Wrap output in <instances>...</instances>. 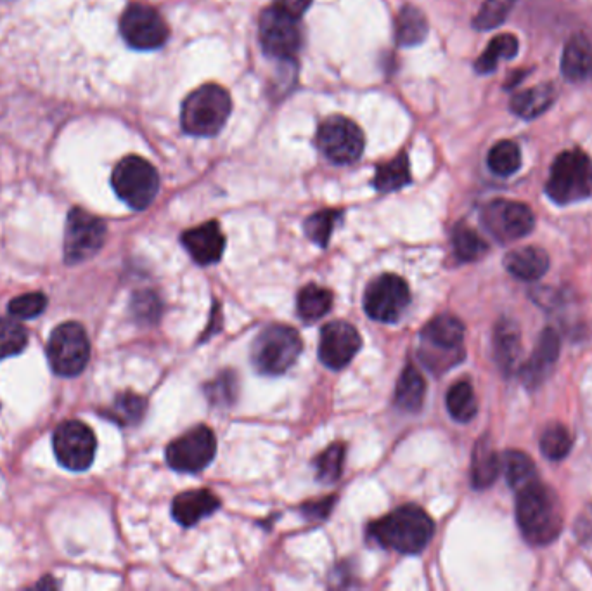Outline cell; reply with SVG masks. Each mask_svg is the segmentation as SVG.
<instances>
[{
	"mask_svg": "<svg viewBox=\"0 0 592 591\" xmlns=\"http://www.w3.org/2000/svg\"><path fill=\"white\" fill-rule=\"evenodd\" d=\"M298 20L300 18L279 4L265 9L258 21V37L265 54L277 59L295 58L302 46V28Z\"/></svg>",
	"mask_w": 592,
	"mask_h": 591,
	"instance_id": "obj_9",
	"label": "cell"
},
{
	"mask_svg": "<svg viewBox=\"0 0 592 591\" xmlns=\"http://www.w3.org/2000/svg\"><path fill=\"white\" fill-rule=\"evenodd\" d=\"M411 182V165H409V156L407 153L393 158L390 162L381 163L376 167V176H374V188L381 193H392L399 191Z\"/></svg>",
	"mask_w": 592,
	"mask_h": 591,
	"instance_id": "obj_28",
	"label": "cell"
},
{
	"mask_svg": "<svg viewBox=\"0 0 592 591\" xmlns=\"http://www.w3.org/2000/svg\"><path fill=\"white\" fill-rule=\"evenodd\" d=\"M333 501H335L333 498H329V500L310 503L307 507H303V514L307 515V519H324L329 514Z\"/></svg>",
	"mask_w": 592,
	"mask_h": 591,
	"instance_id": "obj_44",
	"label": "cell"
},
{
	"mask_svg": "<svg viewBox=\"0 0 592 591\" xmlns=\"http://www.w3.org/2000/svg\"><path fill=\"white\" fill-rule=\"evenodd\" d=\"M361 347V335L347 321H331L321 330L319 358L331 370L345 368Z\"/></svg>",
	"mask_w": 592,
	"mask_h": 591,
	"instance_id": "obj_17",
	"label": "cell"
},
{
	"mask_svg": "<svg viewBox=\"0 0 592 591\" xmlns=\"http://www.w3.org/2000/svg\"><path fill=\"white\" fill-rule=\"evenodd\" d=\"M494 347H496V359L499 366H501V370L508 373V375L513 373L518 368L520 351H522L520 330L513 321L504 319L497 325Z\"/></svg>",
	"mask_w": 592,
	"mask_h": 591,
	"instance_id": "obj_25",
	"label": "cell"
},
{
	"mask_svg": "<svg viewBox=\"0 0 592 591\" xmlns=\"http://www.w3.org/2000/svg\"><path fill=\"white\" fill-rule=\"evenodd\" d=\"M452 245L457 259L463 262H473L487 254V243L475 229L468 228L466 224H457L452 231Z\"/></svg>",
	"mask_w": 592,
	"mask_h": 591,
	"instance_id": "obj_34",
	"label": "cell"
},
{
	"mask_svg": "<svg viewBox=\"0 0 592 591\" xmlns=\"http://www.w3.org/2000/svg\"><path fill=\"white\" fill-rule=\"evenodd\" d=\"M561 73L563 77L582 84L592 78V47L584 35H575L568 40L563 56H561Z\"/></svg>",
	"mask_w": 592,
	"mask_h": 591,
	"instance_id": "obj_21",
	"label": "cell"
},
{
	"mask_svg": "<svg viewBox=\"0 0 592 591\" xmlns=\"http://www.w3.org/2000/svg\"><path fill=\"white\" fill-rule=\"evenodd\" d=\"M501 470V458L497 456L496 449L492 448L489 439L482 437L473 451L471 460V481L478 489L489 488Z\"/></svg>",
	"mask_w": 592,
	"mask_h": 591,
	"instance_id": "obj_26",
	"label": "cell"
},
{
	"mask_svg": "<svg viewBox=\"0 0 592 591\" xmlns=\"http://www.w3.org/2000/svg\"><path fill=\"white\" fill-rule=\"evenodd\" d=\"M279 6H283L288 13L293 14L296 18H300L312 6V0H281Z\"/></svg>",
	"mask_w": 592,
	"mask_h": 591,
	"instance_id": "obj_45",
	"label": "cell"
},
{
	"mask_svg": "<svg viewBox=\"0 0 592 591\" xmlns=\"http://www.w3.org/2000/svg\"><path fill=\"white\" fill-rule=\"evenodd\" d=\"M298 314L305 323L324 318L333 307V293L317 285H307L298 293Z\"/></svg>",
	"mask_w": 592,
	"mask_h": 591,
	"instance_id": "obj_29",
	"label": "cell"
},
{
	"mask_svg": "<svg viewBox=\"0 0 592 591\" xmlns=\"http://www.w3.org/2000/svg\"><path fill=\"white\" fill-rule=\"evenodd\" d=\"M501 467L506 475V481L511 488L515 489L516 493L528 484L539 481L535 463L532 462L530 456L525 455L522 451H508L506 455L502 456Z\"/></svg>",
	"mask_w": 592,
	"mask_h": 591,
	"instance_id": "obj_31",
	"label": "cell"
},
{
	"mask_svg": "<svg viewBox=\"0 0 592 591\" xmlns=\"http://www.w3.org/2000/svg\"><path fill=\"white\" fill-rule=\"evenodd\" d=\"M182 243L187 254L200 266H210L219 262L226 248V238L219 222H206L198 228L189 229L182 234Z\"/></svg>",
	"mask_w": 592,
	"mask_h": 591,
	"instance_id": "obj_18",
	"label": "cell"
},
{
	"mask_svg": "<svg viewBox=\"0 0 592 591\" xmlns=\"http://www.w3.org/2000/svg\"><path fill=\"white\" fill-rule=\"evenodd\" d=\"M433 531L432 517L416 505L397 508L369 526V536L376 543L407 555L423 552L432 540Z\"/></svg>",
	"mask_w": 592,
	"mask_h": 591,
	"instance_id": "obj_2",
	"label": "cell"
},
{
	"mask_svg": "<svg viewBox=\"0 0 592 591\" xmlns=\"http://www.w3.org/2000/svg\"><path fill=\"white\" fill-rule=\"evenodd\" d=\"M120 32L125 42L139 51H153L168 40V26L158 11L144 4H132L120 18Z\"/></svg>",
	"mask_w": 592,
	"mask_h": 591,
	"instance_id": "obj_15",
	"label": "cell"
},
{
	"mask_svg": "<svg viewBox=\"0 0 592 591\" xmlns=\"http://www.w3.org/2000/svg\"><path fill=\"white\" fill-rule=\"evenodd\" d=\"M91 358V344L84 326L78 323L59 325L47 342V359L59 377H77Z\"/></svg>",
	"mask_w": 592,
	"mask_h": 591,
	"instance_id": "obj_8",
	"label": "cell"
},
{
	"mask_svg": "<svg viewBox=\"0 0 592 591\" xmlns=\"http://www.w3.org/2000/svg\"><path fill=\"white\" fill-rule=\"evenodd\" d=\"M229 92L217 84H206L191 92L182 104V129L189 136L213 137L224 129L231 115Z\"/></svg>",
	"mask_w": 592,
	"mask_h": 591,
	"instance_id": "obj_3",
	"label": "cell"
},
{
	"mask_svg": "<svg viewBox=\"0 0 592 591\" xmlns=\"http://www.w3.org/2000/svg\"><path fill=\"white\" fill-rule=\"evenodd\" d=\"M28 344V333L16 318L0 319V361L13 358L25 351Z\"/></svg>",
	"mask_w": 592,
	"mask_h": 591,
	"instance_id": "obj_36",
	"label": "cell"
},
{
	"mask_svg": "<svg viewBox=\"0 0 592 591\" xmlns=\"http://www.w3.org/2000/svg\"><path fill=\"white\" fill-rule=\"evenodd\" d=\"M573 446V437L565 425L554 423L541 436L542 453L549 460H563Z\"/></svg>",
	"mask_w": 592,
	"mask_h": 591,
	"instance_id": "obj_37",
	"label": "cell"
},
{
	"mask_svg": "<svg viewBox=\"0 0 592 591\" xmlns=\"http://www.w3.org/2000/svg\"><path fill=\"white\" fill-rule=\"evenodd\" d=\"M445 404H447V410H449L456 422L468 423L477 416V396H475L473 385L466 382V380H461V382L452 385L449 392H447V397H445Z\"/></svg>",
	"mask_w": 592,
	"mask_h": 591,
	"instance_id": "obj_30",
	"label": "cell"
},
{
	"mask_svg": "<svg viewBox=\"0 0 592 591\" xmlns=\"http://www.w3.org/2000/svg\"><path fill=\"white\" fill-rule=\"evenodd\" d=\"M516 520L530 545H551L563 529V510L558 496L539 481L528 484L516 496Z\"/></svg>",
	"mask_w": 592,
	"mask_h": 591,
	"instance_id": "obj_1",
	"label": "cell"
},
{
	"mask_svg": "<svg viewBox=\"0 0 592 591\" xmlns=\"http://www.w3.org/2000/svg\"><path fill=\"white\" fill-rule=\"evenodd\" d=\"M560 356V337L553 328H546L535 345L532 356L523 366V382L527 385H539L553 370L554 363Z\"/></svg>",
	"mask_w": 592,
	"mask_h": 591,
	"instance_id": "obj_19",
	"label": "cell"
},
{
	"mask_svg": "<svg viewBox=\"0 0 592 591\" xmlns=\"http://www.w3.org/2000/svg\"><path fill=\"white\" fill-rule=\"evenodd\" d=\"M220 507V500L208 489L186 491L175 498L172 503L174 519L184 527L198 524L200 520L210 517Z\"/></svg>",
	"mask_w": 592,
	"mask_h": 591,
	"instance_id": "obj_20",
	"label": "cell"
},
{
	"mask_svg": "<svg viewBox=\"0 0 592 591\" xmlns=\"http://www.w3.org/2000/svg\"><path fill=\"white\" fill-rule=\"evenodd\" d=\"M106 224L84 208H73L66 221L65 259L78 264L91 259L103 248Z\"/></svg>",
	"mask_w": 592,
	"mask_h": 591,
	"instance_id": "obj_12",
	"label": "cell"
},
{
	"mask_svg": "<svg viewBox=\"0 0 592 591\" xmlns=\"http://www.w3.org/2000/svg\"><path fill=\"white\" fill-rule=\"evenodd\" d=\"M546 193L558 205L587 200L592 195L591 158L584 151H563L551 167Z\"/></svg>",
	"mask_w": 592,
	"mask_h": 591,
	"instance_id": "obj_4",
	"label": "cell"
},
{
	"mask_svg": "<svg viewBox=\"0 0 592 591\" xmlns=\"http://www.w3.org/2000/svg\"><path fill=\"white\" fill-rule=\"evenodd\" d=\"M217 451V441L208 427H194L175 439L167 448V462L182 474H198L205 470Z\"/></svg>",
	"mask_w": 592,
	"mask_h": 591,
	"instance_id": "obj_14",
	"label": "cell"
},
{
	"mask_svg": "<svg viewBox=\"0 0 592 591\" xmlns=\"http://www.w3.org/2000/svg\"><path fill=\"white\" fill-rule=\"evenodd\" d=\"M518 39L511 33H502L497 35L496 39L490 40L487 51L483 52L482 56L478 58L475 70L482 75L492 73L496 70L497 65L501 59H513L518 54Z\"/></svg>",
	"mask_w": 592,
	"mask_h": 591,
	"instance_id": "obj_32",
	"label": "cell"
},
{
	"mask_svg": "<svg viewBox=\"0 0 592 591\" xmlns=\"http://www.w3.org/2000/svg\"><path fill=\"white\" fill-rule=\"evenodd\" d=\"M487 163L497 176H513L522 167V151L513 141H501L489 151Z\"/></svg>",
	"mask_w": 592,
	"mask_h": 591,
	"instance_id": "obj_35",
	"label": "cell"
},
{
	"mask_svg": "<svg viewBox=\"0 0 592 591\" xmlns=\"http://www.w3.org/2000/svg\"><path fill=\"white\" fill-rule=\"evenodd\" d=\"M364 144L362 130L345 117H329L317 132L319 150L336 165L357 162L364 151Z\"/></svg>",
	"mask_w": 592,
	"mask_h": 591,
	"instance_id": "obj_10",
	"label": "cell"
},
{
	"mask_svg": "<svg viewBox=\"0 0 592 591\" xmlns=\"http://www.w3.org/2000/svg\"><path fill=\"white\" fill-rule=\"evenodd\" d=\"M302 347V338L291 326H267L253 342L251 361L258 373L276 377L290 370Z\"/></svg>",
	"mask_w": 592,
	"mask_h": 591,
	"instance_id": "obj_6",
	"label": "cell"
},
{
	"mask_svg": "<svg viewBox=\"0 0 592 591\" xmlns=\"http://www.w3.org/2000/svg\"><path fill=\"white\" fill-rule=\"evenodd\" d=\"M464 325L449 314L432 319L421 333L419 358L430 371L449 370L464 358Z\"/></svg>",
	"mask_w": 592,
	"mask_h": 591,
	"instance_id": "obj_5",
	"label": "cell"
},
{
	"mask_svg": "<svg viewBox=\"0 0 592 591\" xmlns=\"http://www.w3.org/2000/svg\"><path fill=\"white\" fill-rule=\"evenodd\" d=\"M236 384L238 382H236L234 373L224 371L222 375L206 385V397L210 399V403L217 404V406H229L238 394V385Z\"/></svg>",
	"mask_w": 592,
	"mask_h": 591,
	"instance_id": "obj_42",
	"label": "cell"
},
{
	"mask_svg": "<svg viewBox=\"0 0 592 591\" xmlns=\"http://www.w3.org/2000/svg\"><path fill=\"white\" fill-rule=\"evenodd\" d=\"M345 462V446L336 442L316 458L317 479L321 482H335L340 479Z\"/></svg>",
	"mask_w": 592,
	"mask_h": 591,
	"instance_id": "obj_39",
	"label": "cell"
},
{
	"mask_svg": "<svg viewBox=\"0 0 592 591\" xmlns=\"http://www.w3.org/2000/svg\"><path fill=\"white\" fill-rule=\"evenodd\" d=\"M516 0H485L478 11L473 25L477 30H492L502 25L509 11L515 6Z\"/></svg>",
	"mask_w": 592,
	"mask_h": 591,
	"instance_id": "obj_40",
	"label": "cell"
},
{
	"mask_svg": "<svg viewBox=\"0 0 592 591\" xmlns=\"http://www.w3.org/2000/svg\"><path fill=\"white\" fill-rule=\"evenodd\" d=\"M52 446L58 462L63 467L80 472L87 470L94 462L97 441L94 432L85 423L70 420L61 423L56 429L52 437Z\"/></svg>",
	"mask_w": 592,
	"mask_h": 591,
	"instance_id": "obj_13",
	"label": "cell"
},
{
	"mask_svg": "<svg viewBox=\"0 0 592 591\" xmlns=\"http://www.w3.org/2000/svg\"><path fill=\"white\" fill-rule=\"evenodd\" d=\"M426 396V382L414 364H407L395 389V404L407 413H416L423 408Z\"/></svg>",
	"mask_w": 592,
	"mask_h": 591,
	"instance_id": "obj_23",
	"label": "cell"
},
{
	"mask_svg": "<svg viewBox=\"0 0 592 591\" xmlns=\"http://www.w3.org/2000/svg\"><path fill=\"white\" fill-rule=\"evenodd\" d=\"M556 99V89L553 84H542L527 91L516 94L511 99V111L525 120L541 117L544 111L553 106Z\"/></svg>",
	"mask_w": 592,
	"mask_h": 591,
	"instance_id": "obj_24",
	"label": "cell"
},
{
	"mask_svg": "<svg viewBox=\"0 0 592 591\" xmlns=\"http://www.w3.org/2000/svg\"><path fill=\"white\" fill-rule=\"evenodd\" d=\"M144 413H146V399L137 396L134 392H123L118 394L115 403L111 404L108 418L122 427H129L141 422Z\"/></svg>",
	"mask_w": 592,
	"mask_h": 591,
	"instance_id": "obj_33",
	"label": "cell"
},
{
	"mask_svg": "<svg viewBox=\"0 0 592 591\" xmlns=\"http://www.w3.org/2000/svg\"><path fill=\"white\" fill-rule=\"evenodd\" d=\"M111 184L120 200L134 210L148 208L160 189L155 167L141 156H127L116 165Z\"/></svg>",
	"mask_w": 592,
	"mask_h": 591,
	"instance_id": "obj_7",
	"label": "cell"
},
{
	"mask_svg": "<svg viewBox=\"0 0 592 591\" xmlns=\"http://www.w3.org/2000/svg\"><path fill=\"white\" fill-rule=\"evenodd\" d=\"M134 311L144 321H151V319H156L158 312H160V302L153 293H141L134 300Z\"/></svg>",
	"mask_w": 592,
	"mask_h": 591,
	"instance_id": "obj_43",
	"label": "cell"
},
{
	"mask_svg": "<svg viewBox=\"0 0 592 591\" xmlns=\"http://www.w3.org/2000/svg\"><path fill=\"white\" fill-rule=\"evenodd\" d=\"M482 222L496 240L508 243L532 233L535 217L525 203L496 200L483 208Z\"/></svg>",
	"mask_w": 592,
	"mask_h": 591,
	"instance_id": "obj_16",
	"label": "cell"
},
{
	"mask_svg": "<svg viewBox=\"0 0 592 591\" xmlns=\"http://www.w3.org/2000/svg\"><path fill=\"white\" fill-rule=\"evenodd\" d=\"M504 266L509 274L523 281H535L542 278L549 269V255L537 247L518 248L506 255Z\"/></svg>",
	"mask_w": 592,
	"mask_h": 591,
	"instance_id": "obj_22",
	"label": "cell"
},
{
	"mask_svg": "<svg viewBox=\"0 0 592 591\" xmlns=\"http://www.w3.org/2000/svg\"><path fill=\"white\" fill-rule=\"evenodd\" d=\"M47 297L44 293L33 292L20 295L9 302L7 311L16 319H33L46 311Z\"/></svg>",
	"mask_w": 592,
	"mask_h": 591,
	"instance_id": "obj_41",
	"label": "cell"
},
{
	"mask_svg": "<svg viewBox=\"0 0 592 591\" xmlns=\"http://www.w3.org/2000/svg\"><path fill=\"white\" fill-rule=\"evenodd\" d=\"M411 304L406 281L395 274H383L371 281L364 293V309L369 318L381 323H397Z\"/></svg>",
	"mask_w": 592,
	"mask_h": 591,
	"instance_id": "obj_11",
	"label": "cell"
},
{
	"mask_svg": "<svg viewBox=\"0 0 592 591\" xmlns=\"http://www.w3.org/2000/svg\"><path fill=\"white\" fill-rule=\"evenodd\" d=\"M338 217H340V212H336V210H321L317 214L310 215L303 224L307 238L314 241L319 247H326Z\"/></svg>",
	"mask_w": 592,
	"mask_h": 591,
	"instance_id": "obj_38",
	"label": "cell"
},
{
	"mask_svg": "<svg viewBox=\"0 0 592 591\" xmlns=\"http://www.w3.org/2000/svg\"><path fill=\"white\" fill-rule=\"evenodd\" d=\"M428 35V21L418 7H402L395 21V37L402 47L419 46Z\"/></svg>",
	"mask_w": 592,
	"mask_h": 591,
	"instance_id": "obj_27",
	"label": "cell"
}]
</instances>
